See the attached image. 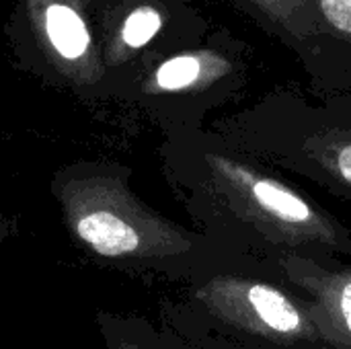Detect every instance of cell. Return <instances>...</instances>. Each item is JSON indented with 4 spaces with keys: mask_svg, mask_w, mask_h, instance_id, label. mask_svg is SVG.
Listing matches in <instances>:
<instances>
[{
    "mask_svg": "<svg viewBox=\"0 0 351 349\" xmlns=\"http://www.w3.org/2000/svg\"><path fill=\"white\" fill-rule=\"evenodd\" d=\"M171 329V327H169ZM181 339H185L189 346H193L195 349H241L237 346H230V344H224L220 339H214V337H208V335H202V333H193V331H177L173 329Z\"/></svg>",
    "mask_w": 351,
    "mask_h": 349,
    "instance_id": "7c38bea8",
    "label": "cell"
},
{
    "mask_svg": "<svg viewBox=\"0 0 351 349\" xmlns=\"http://www.w3.org/2000/svg\"><path fill=\"white\" fill-rule=\"evenodd\" d=\"M160 323L241 349H333L278 263L232 257L183 286Z\"/></svg>",
    "mask_w": 351,
    "mask_h": 349,
    "instance_id": "3957f363",
    "label": "cell"
},
{
    "mask_svg": "<svg viewBox=\"0 0 351 349\" xmlns=\"http://www.w3.org/2000/svg\"><path fill=\"white\" fill-rule=\"evenodd\" d=\"M95 323L105 349H195L167 325L142 315L97 311Z\"/></svg>",
    "mask_w": 351,
    "mask_h": 349,
    "instance_id": "8fae6325",
    "label": "cell"
},
{
    "mask_svg": "<svg viewBox=\"0 0 351 349\" xmlns=\"http://www.w3.org/2000/svg\"><path fill=\"white\" fill-rule=\"evenodd\" d=\"M319 37L300 62L317 93L351 95V0H311Z\"/></svg>",
    "mask_w": 351,
    "mask_h": 349,
    "instance_id": "9c48e42d",
    "label": "cell"
},
{
    "mask_svg": "<svg viewBox=\"0 0 351 349\" xmlns=\"http://www.w3.org/2000/svg\"><path fill=\"white\" fill-rule=\"evenodd\" d=\"M90 12L115 101L152 62L199 43L212 31L195 0H93Z\"/></svg>",
    "mask_w": 351,
    "mask_h": 349,
    "instance_id": "52a82bcc",
    "label": "cell"
},
{
    "mask_svg": "<svg viewBox=\"0 0 351 349\" xmlns=\"http://www.w3.org/2000/svg\"><path fill=\"white\" fill-rule=\"evenodd\" d=\"M280 173L351 204V95L276 88L210 125Z\"/></svg>",
    "mask_w": 351,
    "mask_h": 349,
    "instance_id": "277c9868",
    "label": "cell"
},
{
    "mask_svg": "<svg viewBox=\"0 0 351 349\" xmlns=\"http://www.w3.org/2000/svg\"><path fill=\"white\" fill-rule=\"evenodd\" d=\"M284 280L300 292L333 349H351V259L284 257Z\"/></svg>",
    "mask_w": 351,
    "mask_h": 349,
    "instance_id": "ba28073f",
    "label": "cell"
},
{
    "mask_svg": "<svg viewBox=\"0 0 351 349\" xmlns=\"http://www.w3.org/2000/svg\"><path fill=\"white\" fill-rule=\"evenodd\" d=\"M255 21L267 35L286 45L302 62L317 37L319 25L311 0H222Z\"/></svg>",
    "mask_w": 351,
    "mask_h": 349,
    "instance_id": "30bf717a",
    "label": "cell"
},
{
    "mask_svg": "<svg viewBox=\"0 0 351 349\" xmlns=\"http://www.w3.org/2000/svg\"><path fill=\"white\" fill-rule=\"evenodd\" d=\"M160 156L167 181L197 230L230 253L265 263L351 259L348 224L216 130L169 132Z\"/></svg>",
    "mask_w": 351,
    "mask_h": 349,
    "instance_id": "6da1fadb",
    "label": "cell"
},
{
    "mask_svg": "<svg viewBox=\"0 0 351 349\" xmlns=\"http://www.w3.org/2000/svg\"><path fill=\"white\" fill-rule=\"evenodd\" d=\"M93 0H14L4 33L19 66L86 103L109 101Z\"/></svg>",
    "mask_w": 351,
    "mask_h": 349,
    "instance_id": "8992f818",
    "label": "cell"
},
{
    "mask_svg": "<svg viewBox=\"0 0 351 349\" xmlns=\"http://www.w3.org/2000/svg\"><path fill=\"white\" fill-rule=\"evenodd\" d=\"M49 191L74 243L111 267L185 286L239 257L148 206L132 187V169L121 163H70L53 173Z\"/></svg>",
    "mask_w": 351,
    "mask_h": 349,
    "instance_id": "7a4b0ae2",
    "label": "cell"
},
{
    "mask_svg": "<svg viewBox=\"0 0 351 349\" xmlns=\"http://www.w3.org/2000/svg\"><path fill=\"white\" fill-rule=\"evenodd\" d=\"M249 70V45L226 27H216L199 43L144 68L121 103L142 109L165 134L206 128L214 111L243 93Z\"/></svg>",
    "mask_w": 351,
    "mask_h": 349,
    "instance_id": "5b68a950",
    "label": "cell"
},
{
    "mask_svg": "<svg viewBox=\"0 0 351 349\" xmlns=\"http://www.w3.org/2000/svg\"><path fill=\"white\" fill-rule=\"evenodd\" d=\"M14 230H16V226H14V220H10L8 216H4L2 212H0V249H2V245L14 234Z\"/></svg>",
    "mask_w": 351,
    "mask_h": 349,
    "instance_id": "4fadbf2b",
    "label": "cell"
}]
</instances>
